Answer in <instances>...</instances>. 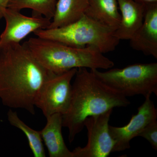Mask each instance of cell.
I'll return each mask as SVG.
<instances>
[{
	"mask_svg": "<svg viewBox=\"0 0 157 157\" xmlns=\"http://www.w3.org/2000/svg\"><path fill=\"white\" fill-rule=\"evenodd\" d=\"M89 0H58L52 21L48 29L68 25L85 14Z\"/></svg>",
	"mask_w": 157,
	"mask_h": 157,
	"instance_id": "14",
	"label": "cell"
},
{
	"mask_svg": "<svg viewBox=\"0 0 157 157\" xmlns=\"http://www.w3.org/2000/svg\"><path fill=\"white\" fill-rule=\"evenodd\" d=\"M77 69L54 74L44 82L35 101L45 118L56 113L64 115L70 107L72 97L71 81Z\"/></svg>",
	"mask_w": 157,
	"mask_h": 157,
	"instance_id": "6",
	"label": "cell"
},
{
	"mask_svg": "<svg viewBox=\"0 0 157 157\" xmlns=\"http://www.w3.org/2000/svg\"><path fill=\"white\" fill-rule=\"evenodd\" d=\"M104 84L124 97L157 96V63H137L101 72L90 70Z\"/></svg>",
	"mask_w": 157,
	"mask_h": 157,
	"instance_id": "5",
	"label": "cell"
},
{
	"mask_svg": "<svg viewBox=\"0 0 157 157\" xmlns=\"http://www.w3.org/2000/svg\"><path fill=\"white\" fill-rule=\"evenodd\" d=\"M74 77L70 107L63 115V127L69 130L70 143L83 130L86 118L131 104L126 97L104 84L87 68L77 69Z\"/></svg>",
	"mask_w": 157,
	"mask_h": 157,
	"instance_id": "2",
	"label": "cell"
},
{
	"mask_svg": "<svg viewBox=\"0 0 157 157\" xmlns=\"http://www.w3.org/2000/svg\"><path fill=\"white\" fill-rule=\"evenodd\" d=\"M57 0H10L7 7L20 11L29 9L33 13L51 20L53 18Z\"/></svg>",
	"mask_w": 157,
	"mask_h": 157,
	"instance_id": "16",
	"label": "cell"
},
{
	"mask_svg": "<svg viewBox=\"0 0 157 157\" xmlns=\"http://www.w3.org/2000/svg\"><path fill=\"white\" fill-rule=\"evenodd\" d=\"M130 43L133 49L157 59V3L145 4L142 25Z\"/></svg>",
	"mask_w": 157,
	"mask_h": 157,
	"instance_id": "10",
	"label": "cell"
},
{
	"mask_svg": "<svg viewBox=\"0 0 157 157\" xmlns=\"http://www.w3.org/2000/svg\"><path fill=\"white\" fill-rule=\"evenodd\" d=\"M7 118L11 126L20 130L25 135L33 156L46 157L44 143L40 131L34 130L29 127L20 118L17 113L12 109H9L7 113Z\"/></svg>",
	"mask_w": 157,
	"mask_h": 157,
	"instance_id": "15",
	"label": "cell"
},
{
	"mask_svg": "<svg viewBox=\"0 0 157 157\" xmlns=\"http://www.w3.org/2000/svg\"><path fill=\"white\" fill-rule=\"evenodd\" d=\"M6 26L0 36V48L13 43H20L29 34L40 29H48L51 20L33 13L31 17L25 16L20 11L6 8L2 11Z\"/></svg>",
	"mask_w": 157,
	"mask_h": 157,
	"instance_id": "8",
	"label": "cell"
},
{
	"mask_svg": "<svg viewBox=\"0 0 157 157\" xmlns=\"http://www.w3.org/2000/svg\"><path fill=\"white\" fill-rule=\"evenodd\" d=\"M151 96L145 97L143 104L138 107L137 114L132 116L128 123L122 127L109 125V132L115 144L112 152H120L130 148V141L137 137L145 127L157 120V109Z\"/></svg>",
	"mask_w": 157,
	"mask_h": 157,
	"instance_id": "9",
	"label": "cell"
},
{
	"mask_svg": "<svg viewBox=\"0 0 157 157\" xmlns=\"http://www.w3.org/2000/svg\"><path fill=\"white\" fill-rule=\"evenodd\" d=\"M46 124L40 134L50 157H73L65 143L62 129L63 115L56 113L46 118Z\"/></svg>",
	"mask_w": 157,
	"mask_h": 157,
	"instance_id": "12",
	"label": "cell"
},
{
	"mask_svg": "<svg viewBox=\"0 0 157 157\" xmlns=\"http://www.w3.org/2000/svg\"><path fill=\"white\" fill-rule=\"evenodd\" d=\"M23 44L42 66L55 74L79 68L107 70L114 66L112 61L94 47L76 48L38 37Z\"/></svg>",
	"mask_w": 157,
	"mask_h": 157,
	"instance_id": "3",
	"label": "cell"
},
{
	"mask_svg": "<svg viewBox=\"0 0 157 157\" xmlns=\"http://www.w3.org/2000/svg\"><path fill=\"white\" fill-rule=\"evenodd\" d=\"M135 1L144 3V4L157 3V0H135Z\"/></svg>",
	"mask_w": 157,
	"mask_h": 157,
	"instance_id": "19",
	"label": "cell"
},
{
	"mask_svg": "<svg viewBox=\"0 0 157 157\" xmlns=\"http://www.w3.org/2000/svg\"><path fill=\"white\" fill-rule=\"evenodd\" d=\"M138 136L146 139L150 143L155 150H157V120L147 124L140 132Z\"/></svg>",
	"mask_w": 157,
	"mask_h": 157,
	"instance_id": "17",
	"label": "cell"
},
{
	"mask_svg": "<svg viewBox=\"0 0 157 157\" xmlns=\"http://www.w3.org/2000/svg\"><path fill=\"white\" fill-rule=\"evenodd\" d=\"M113 109L86 119L88 142L84 147L73 150V157H107L112 152L115 142L109 132V121Z\"/></svg>",
	"mask_w": 157,
	"mask_h": 157,
	"instance_id": "7",
	"label": "cell"
},
{
	"mask_svg": "<svg viewBox=\"0 0 157 157\" xmlns=\"http://www.w3.org/2000/svg\"><path fill=\"white\" fill-rule=\"evenodd\" d=\"M55 74L42 66L23 44L0 48V99L4 106L34 115L37 94Z\"/></svg>",
	"mask_w": 157,
	"mask_h": 157,
	"instance_id": "1",
	"label": "cell"
},
{
	"mask_svg": "<svg viewBox=\"0 0 157 157\" xmlns=\"http://www.w3.org/2000/svg\"><path fill=\"white\" fill-rule=\"evenodd\" d=\"M34 33L37 37L72 47H95L103 54L115 50L120 42L113 32L86 14L68 25L38 30Z\"/></svg>",
	"mask_w": 157,
	"mask_h": 157,
	"instance_id": "4",
	"label": "cell"
},
{
	"mask_svg": "<svg viewBox=\"0 0 157 157\" xmlns=\"http://www.w3.org/2000/svg\"><path fill=\"white\" fill-rule=\"evenodd\" d=\"M9 1L10 0H0V20L3 18V10L7 8Z\"/></svg>",
	"mask_w": 157,
	"mask_h": 157,
	"instance_id": "18",
	"label": "cell"
},
{
	"mask_svg": "<svg viewBox=\"0 0 157 157\" xmlns=\"http://www.w3.org/2000/svg\"><path fill=\"white\" fill-rule=\"evenodd\" d=\"M85 14L113 32L120 23L117 0H89Z\"/></svg>",
	"mask_w": 157,
	"mask_h": 157,
	"instance_id": "13",
	"label": "cell"
},
{
	"mask_svg": "<svg viewBox=\"0 0 157 157\" xmlns=\"http://www.w3.org/2000/svg\"><path fill=\"white\" fill-rule=\"evenodd\" d=\"M117 1L121 14V21L113 34L120 41L130 40L142 25L145 4L135 0Z\"/></svg>",
	"mask_w": 157,
	"mask_h": 157,
	"instance_id": "11",
	"label": "cell"
}]
</instances>
